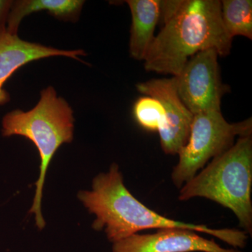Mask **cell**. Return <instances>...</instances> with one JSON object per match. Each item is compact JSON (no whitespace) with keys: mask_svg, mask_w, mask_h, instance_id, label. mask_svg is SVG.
I'll list each match as a JSON object with an SVG mask.
<instances>
[{"mask_svg":"<svg viewBox=\"0 0 252 252\" xmlns=\"http://www.w3.org/2000/svg\"><path fill=\"white\" fill-rule=\"evenodd\" d=\"M79 200L96 217L94 229L105 231L113 243L137 234L141 230L180 228L207 233L235 248L246 246L248 235L237 229H213L206 225L170 220L150 210L136 199L124 184L117 164L109 172L100 173L93 181L92 190L78 194Z\"/></svg>","mask_w":252,"mask_h":252,"instance_id":"obj_1","label":"cell"},{"mask_svg":"<svg viewBox=\"0 0 252 252\" xmlns=\"http://www.w3.org/2000/svg\"><path fill=\"white\" fill-rule=\"evenodd\" d=\"M154 37L144 59L149 72L177 77L192 56L209 49L230 54L233 38L225 31L219 0H180Z\"/></svg>","mask_w":252,"mask_h":252,"instance_id":"obj_2","label":"cell"},{"mask_svg":"<svg viewBox=\"0 0 252 252\" xmlns=\"http://www.w3.org/2000/svg\"><path fill=\"white\" fill-rule=\"evenodd\" d=\"M73 113L67 101L58 96L53 86H49L41 91L40 99L34 108L28 112L15 109L3 117L4 137L22 136L31 141L39 152L40 174L30 213L34 214L36 226L40 230L46 225L41 214V200L46 172L59 147L72 142L75 121Z\"/></svg>","mask_w":252,"mask_h":252,"instance_id":"obj_3","label":"cell"},{"mask_svg":"<svg viewBox=\"0 0 252 252\" xmlns=\"http://www.w3.org/2000/svg\"><path fill=\"white\" fill-rule=\"evenodd\" d=\"M252 139L239 137L236 143L181 189L182 201L195 197L213 200L234 212L240 226L252 235Z\"/></svg>","mask_w":252,"mask_h":252,"instance_id":"obj_4","label":"cell"},{"mask_svg":"<svg viewBox=\"0 0 252 252\" xmlns=\"http://www.w3.org/2000/svg\"><path fill=\"white\" fill-rule=\"evenodd\" d=\"M252 131V119L229 124L220 111L194 114L188 142L178 154L180 160L172 173L173 183L181 188L210 158L229 149L236 136H251Z\"/></svg>","mask_w":252,"mask_h":252,"instance_id":"obj_5","label":"cell"},{"mask_svg":"<svg viewBox=\"0 0 252 252\" xmlns=\"http://www.w3.org/2000/svg\"><path fill=\"white\" fill-rule=\"evenodd\" d=\"M216 50L209 49L192 56L176 79L177 94L192 114L220 111L228 87L222 83Z\"/></svg>","mask_w":252,"mask_h":252,"instance_id":"obj_6","label":"cell"},{"mask_svg":"<svg viewBox=\"0 0 252 252\" xmlns=\"http://www.w3.org/2000/svg\"><path fill=\"white\" fill-rule=\"evenodd\" d=\"M141 94L158 99L165 112V125L159 131L160 145L167 154L175 155L187 144L193 122L192 114L177 94L175 77L155 79L136 86Z\"/></svg>","mask_w":252,"mask_h":252,"instance_id":"obj_7","label":"cell"},{"mask_svg":"<svg viewBox=\"0 0 252 252\" xmlns=\"http://www.w3.org/2000/svg\"><path fill=\"white\" fill-rule=\"evenodd\" d=\"M113 252H243L221 248L196 232L180 228L159 229L154 234H134L113 243Z\"/></svg>","mask_w":252,"mask_h":252,"instance_id":"obj_8","label":"cell"},{"mask_svg":"<svg viewBox=\"0 0 252 252\" xmlns=\"http://www.w3.org/2000/svg\"><path fill=\"white\" fill-rule=\"evenodd\" d=\"M86 56L84 50H61L24 41L18 34H10L6 26L0 28V106L11 100L4 85L13 74L28 63L54 56H65L81 62V56Z\"/></svg>","mask_w":252,"mask_h":252,"instance_id":"obj_9","label":"cell"},{"mask_svg":"<svg viewBox=\"0 0 252 252\" xmlns=\"http://www.w3.org/2000/svg\"><path fill=\"white\" fill-rule=\"evenodd\" d=\"M132 24L129 51L132 59L144 61L154 37V34L161 14V1L127 0Z\"/></svg>","mask_w":252,"mask_h":252,"instance_id":"obj_10","label":"cell"},{"mask_svg":"<svg viewBox=\"0 0 252 252\" xmlns=\"http://www.w3.org/2000/svg\"><path fill=\"white\" fill-rule=\"evenodd\" d=\"M85 1L83 0H18L13 1L6 23V30L18 34L23 18L38 11H46L60 21L76 23L80 18Z\"/></svg>","mask_w":252,"mask_h":252,"instance_id":"obj_11","label":"cell"},{"mask_svg":"<svg viewBox=\"0 0 252 252\" xmlns=\"http://www.w3.org/2000/svg\"><path fill=\"white\" fill-rule=\"evenodd\" d=\"M220 13L223 26L230 37L243 36L252 39L251 0L220 1Z\"/></svg>","mask_w":252,"mask_h":252,"instance_id":"obj_12","label":"cell"},{"mask_svg":"<svg viewBox=\"0 0 252 252\" xmlns=\"http://www.w3.org/2000/svg\"><path fill=\"white\" fill-rule=\"evenodd\" d=\"M136 122L143 128L159 132L165 125V112L161 102L151 96L141 97L133 106Z\"/></svg>","mask_w":252,"mask_h":252,"instance_id":"obj_13","label":"cell"},{"mask_svg":"<svg viewBox=\"0 0 252 252\" xmlns=\"http://www.w3.org/2000/svg\"><path fill=\"white\" fill-rule=\"evenodd\" d=\"M12 4L13 1L11 0H0V28L6 26Z\"/></svg>","mask_w":252,"mask_h":252,"instance_id":"obj_14","label":"cell"}]
</instances>
